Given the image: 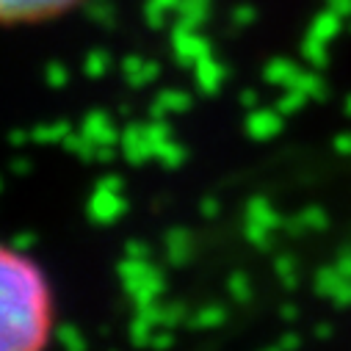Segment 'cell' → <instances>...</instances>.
Listing matches in <instances>:
<instances>
[{"label": "cell", "instance_id": "cell-1", "mask_svg": "<svg viewBox=\"0 0 351 351\" xmlns=\"http://www.w3.org/2000/svg\"><path fill=\"white\" fill-rule=\"evenodd\" d=\"M47 288L23 252L0 246V351H39L47 335Z\"/></svg>", "mask_w": 351, "mask_h": 351}, {"label": "cell", "instance_id": "cell-2", "mask_svg": "<svg viewBox=\"0 0 351 351\" xmlns=\"http://www.w3.org/2000/svg\"><path fill=\"white\" fill-rule=\"evenodd\" d=\"M80 0H0V23L3 25H28L45 23L66 14Z\"/></svg>", "mask_w": 351, "mask_h": 351}, {"label": "cell", "instance_id": "cell-3", "mask_svg": "<svg viewBox=\"0 0 351 351\" xmlns=\"http://www.w3.org/2000/svg\"><path fill=\"white\" fill-rule=\"evenodd\" d=\"M125 194L119 189H108L103 183H97L95 194L89 197V205H86V213H89V219L95 224H114L125 216Z\"/></svg>", "mask_w": 351, "mask_h": 351}, {"label": "cell", "instance_id": "cell-4", "mask_svg": "<svg viewBox=\"0 0 351 351\" xmlns=\"http://www.w3.org/2000/svg\"><path fill=\"white\" fill-rule=\"evenodd\" d=\"M163 291H166L163 271H160L158 266H152V269L147 271V277H144V280H138V282L128 291V296H130L133 307H136V310H141V307H147V304H155V302L160 299V293H163Z\"/></svg>", "mask_w": 351, "mask_h": 351}, {"label": "cell", "instance_id": "cell-5", "mask_svg": "<svg viewBox=\"0 0 351 351\" xmlns=\"http://www.w3.org/2000/svg\"><path fill=\"white\" fill-rule=\"evenodd\" d=\"M149 269H152V263H149V260H138V257H122L119 269H117L122 288H125V291H130V288H133L138 280H144V277H147V271H149Z\"/></svg>", "mask_w": 351, "mask_h": 351}, {"label": "cell", "instance_id": "cell-6", "mask_svg": "<svg viewBox=\"0 0 351 351\" xmlns=\"http://www.w3.org/2000/svg\"><path fill=\"white\" fill-rule=\"evenodd\" d=\"M155 329H158V324L149 315H144V313L136 310V318L130 321V343L136 348H147L149 340H152V335H155Z\"/></svg>", "mask_w": 351, "mask_h": 351}, {"label": "cell", "instance_id": "cell-7", "mask_svg": "<svg viewBox=\"0 0 351 351\" xmlns=\"http://www.w3.org/2000/svg\"><path fill=\"white\" fill-rule=\"evenodd\" d=\"M56 340L61 351H86V337L75 324H61L56 332Z\"/></svg>", "mask_w": 351, "mask_h": 351}, {"label": "cell", "instance_id": "cell-8", "mask_svg": "<svg viewBox=\"0 0 351 351\" xmlns=\"http://www.w3.org/2000/svg\"><path fill=\"white\" fill-rule=\"evenodd\" d=\"M125 149H128V160L130 163H141V160H147L149 155H152V144L147 141V138H138V136H128V141H125Z\"/></svg>", "mask_w": 351, "mask_h": 351}, {"label": "cell", "instance_id": "cell-9", "mask_svg": "<svg viewBox=\"0 0 351 351\" xmlns=\"http://www.w3.org/2000/svg\"><path fill=\"white\" fill-rule=\"evenodd\" d=\"M166 252H169V260L171 263H183V257H186V235L171 232L166 238Z\"/></svg>", "mask_w": 351, "mask_h": 351}, {"label": "cell", "instance_id": "cell-10", "mask_svg": "<svg viewBox=\"0 0 351 351\" xmlns=\"http://www.w3.org/2000/svg\"><path fill=\"white\" fill-rule=\"evenodd\" d=\"M36 246V235L31 232V230H20V232H14V238H12V249L14 252H31Z\"/></svg>", "mask_w": 351, "mask_h": 351}, {"label": "cell", "instance_id": "cell-11", "mask_svg": "<svg viewBox=\"0 0 351 351\" xmlns=\"http://www.w3.org/2000/svg\"><path fill=\"white\" fill-rule=\"evenodd\" d=\"M160 313H163L160 326H174L180 321V315H183V307H178V304H160Z\"/></svg>", "mask_w": 351, "mask_h": 351}, {"label": "cell", "instance_id": "cell-12", "mask_svg": "<svg viewBox=\"0 0 351 351\" xmlns=\"http://www.w3.org/2000/svg\"><path fill=\"white\" fill-rule=\"evenodd\" d=\"M125 257H138V260H149V246L144 241H128L125 246Z\"/></svg>", "mask_w": 351, "mask_h": 351}, {"label": "cell", "instance_id": "cell-13", "mask_svg": "<svg viewBox=\"0 0 351 351\" xmlns=\"http://www.w3.org/2000/svg\"><path fill=\"white\" fill-rule=\"evenodd\" d=\"M171 346V335L169 332H160V326L155 329V335H152V340H149V348H155V351H166Z\"/></svg>", "mask_w": 351, "mask_h": 351}, {"label": "cell", "instance_id": "cell-14", "mask_svg": "<svg viewBox=\"0 0 351 351\" xmlns=\"http://www.w3.org/2000/svg\"><path fill=\"white\" fill-rule=\"evenodd\" d=\"M72 152H77V155H89V152H86V149H89V144H83V141H69L66 144Z\"/></svg>", "mask_w": 351, "mask_h": 351}, {"label": "cell", "instance_id": "cell-15", "mask_svg": "<svg viewBox=\"0 0 351 351\" xmlns=\"http://www.w3.org/2000/svg\"><path fill=\"white\" fill-rule=\"evenodd\" d=\"M14 169H17V174H25V169H28V163H23V160H17V163H14Z\"/></svg>", "mask_w": 351, "mask_h": 351}, {"label": "cell", "instance_id": "cell-16", "mask_svg": "<svg viewBox=\"0 0 351 351\" xmlns=\"http://www.w3.org/2000/svg\"><path fill=\"white\" fill-rule=\"evenodd\" d=\"M0 191H3V180H0Z\"/></svg>", "mask_w": 351, "mask_h": 351}]
</instances>
